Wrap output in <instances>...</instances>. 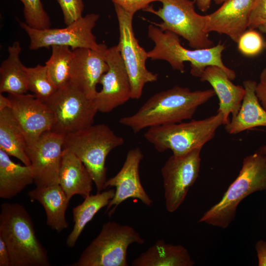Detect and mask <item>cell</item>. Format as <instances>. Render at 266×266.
<instances>
[{
    "label": "cell",
    "mask_w": 266,
    "mask_h": 266,
    "mask_svg": "<svg viewBox=\"0 0 266 266\" xmlns=\"http://www.w3.org/2000/svg\"><path fill=\"white\" fill-rule=\"evenodd\" d=\"M257 151L263 154L266 158V144L262 146Z\"/></svg>",
    "instance_id": "ab89813d"
},
{
    "label": "cell",
    "mask_w": 266,
    "mask_h": 266,
    "mask_svg": "<svg viewBox=\"0 0 266 266\" xmlns=\"http://www.w3.org/2000/svg\"><path fill=\"white\" fill-rule=\"evenodd\" d=\"M255 0H226L213 12L207 15L206 32L225 34L237 43L248 28Z\"/></svg>",
    "instance_id": "ac0fdd59"
},
{
    "label": "cell",
    "mask_w": 266,
    "mask_h": 266,
    "mask_svg": "<svg viewBox=\"0 0 266 266\" xmlns=\"http://www.w3.org/2000/svg\"><path fill=\"white\" fill-rule=\"evenodd\" d=\"M255 250L258 257V265L266 266V242L262 239L257 241L255 244Z\"/></svg>",
    "instance_id": "d590c367"
},
{
    "label": "cell",
    "mask_w": 266,
    "mask_h": 266,
    "mask_svg": "<svg viewBox=\"0 0 266 266\" xmlns=\"http://www.w3.org/2000/svg\"><path fill=\"white\" fill-rule=\"evenodd\" d=\"M143 158L140 148L131 149L119 171L107 180L106 188L115 187L114 196L106 208L108 215H112L120 204L130 198L137 199L147 206L152 205L153 201L145 191L140 179L139 168Z\"/></svg>",
    "instance_id": "e0dca14e"
},
{
    "label": "cell",
    "mask_w": 266,
    "mask_h": 266,
    "mask_svg": "<svg viewBox=\"0 0 266 266\" xmlns=\"http://www.w3.org/2000/svg\"><path fill=\"white\" fill-rule=\"evenodd\" d=\"M0 236L10 254L11 266H49L46 249L39 241L32 219L17 203L0 205Z\"/></svg>",
    "instance_id": "7a4b0ae2"
},
{
    "label": "cell",
    "mask_w": 266,
    "mask_h": 266,
    "mask_svg": "<svg viewBox=\"0 0 266 266\" xmlns=\"http://www.w3.org/2000/svg\"><path fill=\"white\" fill-rule=\"evenodd\" d=\"M199 9L205 12L209 9L212 0H195Z\"/></svg>",
    "instance_id": "74e56055"
},
{
    "label": "cell",
    "mask_w": 266,
    "mask_h": 266,
    "mask_svg": "<svg viewBox=\"0 0 266 266\" xmlns=\"http://www.w3.org/2000/svg\"><path fill=\"white\" fill-rule=\"evenodd\" d=\"M119 24V41L117 44L129 75L132 89V99L141 98L143 89L148 83L156 82L158 74L148 70L146 62L148 52L139 44L133 26L134 15L114 4Z\"/></svg>",
    "instance_id": "30bf717a"
},
{
    "label": "cell",
    "mask_w": 266,
    "mask_h": 266,
    "mask_svg": "<svg viewBox=\"0 0 266 266\" xmlns=\"http://www.w3.org/2000/svg\"><path fill=\"white\" fill-rule=\"evenodd\" d=\"M28 195L31 200L37 201L43 206L46 224L52 230L60 233L68 228L66 212L69 200L59 184L36 187Z\"/></svg>",
    "instance_id": "44dd1931"
},
{
    "label": "cell",
    "mask_w": 266,
    "mask_h": 266,
    "mask_svg": "<svg viewBox=\"0 0 266 266\" xmlns=\"http://www.w3.org/2000/svg\"><path fill=\"white\" fill-rule=\"evenodd\" d=\"M162 7L155 10L149 6L144 11L161 19L160 23L152 24L163 31L172 32L185 39L194 49L208 48L214 46L206 32L207 15L197 13L195 0H159Z\"/></svg>",
    "instance_id": "ba28073f"
},
{
    "label": "cell",
    "mask_w": 266,
    "mask_h": 266,
    "mask_svg": "<svg viewBox=\"0 0 266 266\" xmlns=\"http://www.w3.org/2000/svg\"><path fill=\"white\" fill-rule=\"evenodd\" d=\"M216 4H220L223 3L226 0H213Z\"/></svg>",
    "instance_id": "b9f144b4"
},
{
    "label": "cell",
    "mask_w": 266,
    "mask_h": 266,
    "mask_svg": "<svg viewBox=\"0 0 266 266\" xmlns=\"http://www.w3.org/2000/svg\"><path fill=\"white\" fill-rule=\"evenodd\" d=\"M256 94L261 105L266 110V67L260 73L259 82L256 88Z\"/></svg>",
    "instance_id": "e575fe53"
},
{
    "label": "cell",
    "mask_w": 266,
    "mask_h": 266,
    "mask_svg": "<svg viewBox=\"0 0 266 266\" xmlns=\"http://www.w3.org/2000/svg\"><path fill=\"white\" fill-rule=\"evenodd\" d=\"M65 135L52 131L44 133L27 147L36 187L59 184Z\"/></svg>",
    "instance_id": "4fadbf2b"
},
{
    "label": "cell",
    "mask_w": 266,
    "mask_h": 266,
    "mask_svg": "<svg viewBox=\"0 0 266 266\" xmlns=\"http://www.w3.org/2000/svg\"><path fill=\"white\" fill-rule=\"evenodd\" d=\"M148 36L154 43L152 49L148 52V58L152 60L167 62L175 70L185 71L184 63H190L191 74L200 77L204 69L210 66L222 68L233 80L236 78L234 70L226 66L223 62L222 54L225 49L224 44L204 49H189L181 44L179 36L167 31H163L154 25L148 28Z\"/></svg>",
    "instance_id": "3957f363"
},
{
    "label": "cell",
    "mask_w": 266,
    "mask_h": 266,
    "mask_svg": "<svg viewBox=\"0 0 266 266\" xmlns=\"http://www.w3.org/2000/svg\"><path fill=\"white\" fill-rule=\"evenodd\" d=\"M63 12L64 22L69 25L82 17L84 10L82 0H56Z\"/></svg>",
    "instance_id": "1f68e13d"
},
{
    "label": "cell",
    "mask_w": 266,
    "mask_h": 266,
    "mask_svg": "<svg viewBox=\"0 0 266 266\" xmlns=\"http://www.w3.org/2000/svg\"><path fill=\"white\" fill-rule=\"evenodd\" d=\"M13 115L25 135L27 147L33 145L45 132L51 131L52 111L34 95L8 94Z\"/></svg>",
    "instance_id": "9a60e30c"
},
{
    "label": "cell",
    "mask_w": 266,
    "mask_h": 266,
    "mask_svg": "<svg viewBox=\"0 0 266 266\" xmlns=\"http://www.w3.org/2000/svg\"><path fill=\"white\" fill-rule=\"evenodd\" d=\"M26 71L29 91L41 101H46L57 91V88L51 80L45 65L26 67Z\"/></svg>",
    "instance_id": "f1b7e54d"
},
{
    "label": "cell",
    "mask_w": 266,
    "mask_h": 266,
    "mask_svg": "<svg viewBox=\"0 0 266 266\" xmlns=\"http://www.w3.org/2000/svg\"><path fill=\"white\" fill-rule=\"evenodd\" d=\"M131 264L133 266H192L195 262L183 246L159 239Z\"/></svg>",
    "instance_id": "603a6c76"
},
{
    "label": "cell",
    "mask_w": 266,
    "mask_h": 266,
    "mask_svg": "<svg viewBox=\"0 0 266 266\" xmlns=\"http://www.w3.org/2000/svg\"><path fill=\"white\" fill-rule=\"evenodd\" d=\"M99 18L98 14H88L61 29L39 30L30 27L25 22L19 21V24L29 37L31 50L54 45L68 46L72 50L80 48L96 49L100 44L93 33V29Z\"/></svg>",
    "instance_id": "8fae6325"
},
{
    "label": "cell",
    "mask_w": 266,
    "mask_h": 266,
    "mask_svg": "<svg viewBox=\"0 0 266 266\" xmlns=\"http://www.w3.org/2000/svg\"><path fill=\"white\" fill-rule=\"evenodd\" d=\"M199 78L209 83L215 91L219 100L217 112L223 114L226 125L230 121V114L233 117L240 109L245 94L243 86L234 84L222 68L215 66L206 67Z\"/></svg>",
    "instance_id": "d6986e66"
},
{
    "label": "cell",
    "mask_w": 266,
    "mask_h": 266,
    "mask_svg": "<svg viewBox=\"0 0 266 266\" xmlns=\"http://www.w3.org/2000/svg\"><path fill=\"white\" fill-rule=\"evenodd\" d=\"M223 125V114L217 112L202 120L149 128L144 137L159 152L170 150L172 154L182 156L197 148H202L214 138L217 129Z\"/></svg>",
    "instance_id": "8992f818"
},
{
    "label": "cell",
    "mask_w": 266,
    "mask_h": 266,
    "mask_svg": "<svg viewBox=\"0 0 266 266\" xmlns=\"http://www.w3.org/2000/svg\"><path fill=\"white\" fill-rule=\"evenodd\" d=\"M10 101L8 98L5 97L0 93V110L4 108L9 107Z\"/></svg>",
    "instance_id": "f35d334b"
},
{
    "label": "cell",
    "mask_w": 266,
    "mask_h": 266,
    "mask_svg": "<svg viewBox=\"0 0 266 266\" xmlns=\"http://www.w3.org/2000/svg\"><path fill=\"white\" fill-rule=\"evenodd\" d=\"M258 29L266 34V22L261 25Z\"/></svg>",
    "instance_id": "60d3db41"
},
{
    "label": "cell",
    "mask_w": 266,
    "mask_h": 266,
    "mask_svg": "<svg viewBox=\"0 0 266 266\" xmlns=\"http://www.w3.org/2000/svg\"><path fill=\"white\" fill-rule=\"evenodd\" d=\"M108 48L100 43L96 49L80 48L73 50L69 82L87 98L94 100L97 86L108 68L106 62Z\"/></svg>",
    "instance_id": "2e32d148"
},
{
    "label": "cell",
    "mask_w": 266,
    "mask_h": 266,
    "mask_svg": "<svg viewBox=\"0 0 266 266\" xmlns=\"http://www.w3.org/2000/svg\"><path fill=\"white\" fill-rule=\"evenodd\" d=\"M107 71L100 83L102 88L98 91L94 101L99 112L108 113L132 99L130 78L118 45L107 49Z\"/></svg>",
    "instance_id": "5bb4252c"
},
{
    "label": "cell",
    "mask_w": 266,
    "mask_h": 266,
    "mask_svg": "<svg viewBox=\"0 0 266 266\" xmlns=\"http://www.w3.org/2000/svg\"><path fill=\"white\" fill-rule=\"evenodd\" d=\"M27 144L20 127L9 107L0 110V149L27 166L31 162L26 153Z\"/></svg>",
    "instance_id": "484cf974"
},
{
    "label": "cell",
    "mask_w": 266,
    "mask_h": 266,
    "mask_svg": "<svg viewBox=\"0 0 266 266\" xmlns=\"http://www.w3.org/2000/svg\"><path fill=\"white\" fill-rule=\"evenodd\" d=\"M202 147L182 156L172 154L161 168L166 210L172 213L184 202L200 170Z\"/></svg>",
    "instance_id": "7c38bea8"
},
{
    "label": "cell",
    "mask_w": 266,
    "mask_h": 266,
    "mask_svg": "<svg viewBox=\"0 0 266 266\" xmlns=\"http://www.w3.org/2000/svg\"><path fill=\"white\" fill-rule=\"evenodd\" d=\"M93 179L83 163L72 152L63 149L59 184L68 199L75 195L85 198L92 190Z\"/></svg>",
    "instance_id": "7402d4cb"
},
{
    "label": "cell",
    "mask_w": 266,
    "mask_h": 266,
    "mask_svg": "<svg viewBox=\"0 0 266 266\" xmlns=\"http://www.w3.org/2000/svg\"><path fill=\"white\" fill-rule=\"evenodd\" d=\"M257 83L247 80L243 82L245 94L238 113L225 125L226 132L236 134L258 127H266V110L256 94Z\"/></svg>",
    "instance_id": "ffe728a7"
},
{
    "label": "cell",
    "mask_w": 266,
    "mask_h": 266,
    "mask_svg": "<svg viewBox=\"0 0 266 266\" xmlns=\"http://www.w3.org/2000/svg\"><path fill=\"white\" fill-rule=\"evenodd\" d=\"M262 191H266V158L256 151L244 158L236 179L220 201L206 211L198 222L226 229L234 220L241 201Z\"/></svg>",
    "instance_id": "277c9868"
},
{
    "label": "cell",
    "mask_w": 266,
    "mask_h": 266,
    "mask_svg": "<svg viewBox=\"0 0 266 266\" xmlns=\"http://www.w3.org/2000/svg\"><path fill=\"white\" fill-rule=\"evenodd\" d=\"M114 4L118 5L127 12L133 15L140 10H144L149 4L159 0H111Z\"/></svg>",
    "instance_id": "836d02e7"
},
{
    "label": "cell",
    "mask_w": 266,
    "mask_h": 266,
    "mask_svg": "<svg viewBox=\"0 0 266 266\" xmlns=\"http://www.w3.org/2000/svg\"><path fill=\"white\" fill-rule=\"evenodd\" d=\"M266 22V0H255L248 29H255Z\"/></svg>",
    "instance_id": "d6a6232c"
},
{
    "label": "cell",
    "mask_w": 266,
    "mask_h": 266,
    "mask_svg": "<svg viewBox=\"0 0 266 266\" xmlns=\"http://www.w3.org/2000/svg\"><path fill=\"white\" fill-rule=\"evenodd\" d=\"M0 266H11L10 254L8 248L0 236Z\"/></svg>",
    "instance_id": "8d00e7d4"
},
{
    "label": "cell",
    "mask_w": 266,
    "mask_h": 266,
    "mask_svg": "<svg viewBox=\"0 0 266 266\" xmlns=\"http://www.w3.org/2000/svg\"><path fill=\"white\" fill-rule=\"evenodd\" d=\"M115 190H107L89 195L83 201L72 208L74 226L68 235L66 244L69 248L74 247L86 225L101 208L107 206L113 198Z\"/></svg>",
    "instance_id": "4316f807"
},
{
    "label": "cell",
    "mask_w": 266,
    "mask_h": 266,
    "mask_svg": "<svg viewBox=\"0 0 266 266\" xmlns=\"http://www.w3.org/2000/svg\"><path fill=\"white\" fill-rule=\"evenodd\" d=\"M21 48L15 41L8 48L7 58L0 66V93L26 94L29 91L26 67L20 59Z\"/></svg>",
    "instance_id": "d4e9b609"
},
{
    "label": "cell",
    "mask_w": 266,
    "mask_h": 266,
    "mask_svg": "<svg viewBox=\"0 0 266 266\" xmlns=\"http://www.w3.org/2000/svg\"><path fill=\"white\" fill-rule=\"evenodd\" d=\"M216 95L213 89L191 91L175 86L149 98L132 115L121 118V124L134 133L152 127L191 119L200 105Z\"/></svg>",
    "instance_id": "6da1fadb"
},
{
    "label": "cell",
    "mask_w": 266,
    "mask_h": 266,
    "mask_svg": "<svg viewBox=\"0 0 266 266\" xmlns=\"http://www.w3.org/2000/svg\"><path fill=\"white\" fill-rule=\"evenodd\" d=\"M254 30L246 31L237 42L239 51L246 56L258 55L266 46L261 35Z\"/></svg>",
    "instance_id": "4dcf8cb0"
},
{
    "label": "cell",
    "mask_w": 266,
    "mask_h": 266,
    "mask_svg": "<svg viewBox=\"0 0 266 266\" xmlns=\"http://www.w3.org/2000/svg\"><path fill=\"white\" fill-rule=\"evenodd\" d=\"M44 102L53 116L51 131L65 135L93 125L98 112L94 100L70 82L58 89Z\"/></svg>",
    "instance_id": "9c48e42d"
},
{
    "label": "cell",
    "mask_w": 266,
    "mask_h": 266,
    "mask_svg": "<svg viewBox=\"0 0 266 266\" xmlns=\"http://www.w3.org/2000/svg\"><path fill=\"white\" fill-rule=\"evenodd\" d=\"M144 240L132 227L108 221L71 266H128L129 246Z\"/></svg>",
    "instance_id": "52a82bcc"
},
{
    "label": "cell",
    "mask_w": 266,
    "mask_h": 266,
    "mask_svg": "<svg viewBox=\"0 0 266 266\" xmlns=\"http://www.w3.org/2000/svg\"><path fill=\"white\" fill-rule=\"evenodd\" d=\"M33 183L34 176L31 166L15 163L0 149V198H13Z\"/></svg>",
    "instance_id": "cb8c5ba5"
},
{
    "label": "cell",
    "mask_w": 266,
    "mask_h": 266,
    "mask_svg": "<svg viewBox=\"0 0 266 266\" xmlns=\"http://www.w3.org/2000/svg\"><path fill=\"white\" fill-rule=\"evenodd\" d=\"M52 54L45 63L49 75L57 89L70 81V66L73 50L66 46L54 45Z\"/></svg>",
    "instance_id": "83f0119b"
},
{
    "label": "cell",
    "mask_w": 266,
    "mask_h": 266,
    "mask_svg": "<svg viewBox=\"0 0 266 266\" xmlns=\"http://www.w3.org/2000/svg\"><path fill=\"white\" fill-rule=\"evenodd\" d=\"M24 5L25 23L36 29L50 28V18L45 10L41 0H20Z\"/></svg>",
    "instance_id": "f546056e"
},
{
    "label": "cell",
    "mask_w": 266,
    "mask_h": 266,
    "mask_svg": "<svg viewBox=\"0 0 266 266\" xmlns=\"http://www.w3.org/2000/svg\"><path fill=\"white\" fill-rule=\"evenodd\" d=\"M124 143V138L107 125L93 124L66 135L63 149L73 153L83 163L99 193L106 189L107 156Z\"/></svg>",
    "instance_id": "5b68a950"
}]
</instances>
